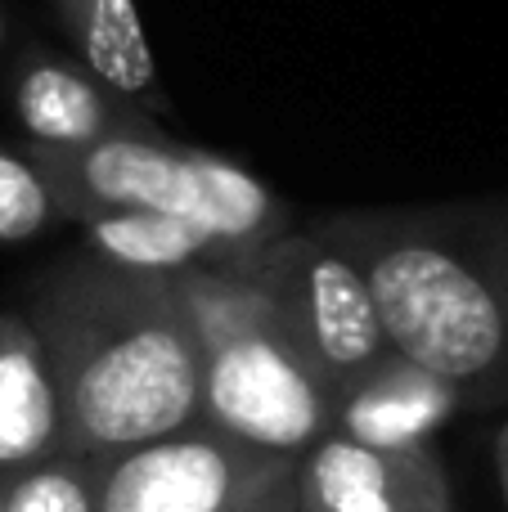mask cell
Segmentation results:
<instances>
[{"label": "cell", "instance_id": "6da1fadb", "mask_svg": "<svg viewBox=\"0 0 508 512\" xmlns=\"http://www.w3.org/2000/svg\"><path fill=\"white\" fill-rule=\"evenodd\" d=\"M27 319L54 364L68 454H117L198 423L203 346L171 279L95 256L41 279Z\"/></svg>", "mask_w": 508, "mask_h": 512}, {"label": "cell", "instance_id": "7a4b0ae2", "mask_svg": "<svg viewBox=\"0 0 508 512\" xmlns=\"http://www.w3.org/2000/svg\"><path fill=\"white\" fill-rule=\"evenodd\" d=\"M320 230L360 265L396 355L464 405H508V203L333 216Z\"/></svg>", "mask_w": 508, "mask_h": 512}, {"label": "cell", "instance_id": "3957f363", "mask_svg": "<svg viewBox=\"0 0 508 512\" xmlns=\"http://www.w3.org/2000/svg\"><path fill=\"white\" fill-rule=\"evenodd\" d=\"M171 292L203 346L198 423L275 459L311 454L333 432L338 391L284 337L243 261L171 274Z\"/></svg>", "mask_w": 508, "mask_h": 512}, {"label": "cell", "instance_id": "277c9868", "mask_svg": "<svg viewBox=\"0 0 508 512\" xmlns=\"http://www.w3.org/2000/svg\"><path fill=\"white\" fill-rule=\"evenodd\" d=\"M23 149L50 180L59 216L86 203L162 212L207 230L234 261L261 252L270 239L293 230V216L266 180H257L230 158L167 140L158 126L135 135H113V140L72 153L32 149V144H23Z\"/></svg>", "mask_w": 508, "mask_h": 512}, {"label": "cell", "instance_id": "5b68a950", "mask_svg": "<svg viewBox=\"0 0 508 512\" xmlns=\"http://www.w3.org/2000/svg\"><path fill=\"white\" fill-rule=\"evenodd\" d=\"M243 270L270 297L284 337L338 396L392 355L365 274L324 230L279 234L243 256Z\"/></svg>", "mask_w": 508, "mask_h": 512}, {"label": "cell", "instance_id": "8992f818", "mask_svg": "<svg viewBox=\"0 0 508 512\" xmlns=\"http://www.w3.org/2000/svg\"><path fill=\"white\" fill-rule=\"evenodd\" d=\"M293 481V459L248 450L207 423L95 459L99 512H261Z\"/></svg>", "mask_w": 508, "mask_h": 512}, {"label": "cell", "instance_id": "52a82bcc", "mask_svg": "<svg viewBox=\"0 0 508 512\" xmlns=\"http://www.w3.org/2000/svg\"><path fill=\"white\" fill-rule=\"evenodd\" d=\"M297 512H455L437 450H369L324 436L297 459Z\"/></svg>", "mask_w": 508, "mask_h": 512}, {"label": "cell", "instance_id": "ba28073f", "mask_svg": "<svg viewBox=\"0 0 508 512\" xmlns=\"http://www.w3.org/2000/svg\"><path fill=\"white\" fill-rule=\"evenodd\" d=\"M9 104L32 149H90L113 135L153 131L144 108L126 104L77 59L50 50H23L9 68Z\"/></svg>", "mask_w": 508, "mask_h": 512}, {"label": "cell", "instance_id": "9c48e42d", "mask_svg": "<svg viewBox=\"0 0 508 512\" xmlns=\"http://www.w3.org/2000/svg\"><path fill=\"white\" fill-rule=\"evenodd\" d=\"M464 409V396L432 369L387 355L378 369L351 382L333 405V432L369 450H419Z\"/></svg>", "mask_w": 508, "mask_h": 512}, {"label": "cell", "instance_id": "30bf717a", "mask_svg": "<svg viewBox=\"0 0 508 512\" xmlns=\"http://www.w3.org/2000/svg\"><path fill=\"white\" fill-rule=\"evenodd\" d=\"M68 454L54 364L27 310L0 315V477Z\"/></svg>", "mask_w": 508, "mask_h": 512}, {"label": "cell", "instance_id": "8fae6325", "mask_svg": "<svg viewBox=\"0 0 508 512\" xmlns=\"http://www.w3.org/2000/svg\"><path fill=\"white\" fill-rule=\"evenodd\" d=\"M63 36L77 50V63L90 68L126 104L158 113L167 104L153 59L149 32L135 0H50Z\"/></svg>", "mask_w": 508, "mask_h": 512}, {"label": "cell", "instance_id": "7c38bea8", "mask_svg": "<svg viewBox=\"0 0 508 512\" xmlns=\"http://www.w3.org/2000/svg\"><path fill=\"white\" fill-rule=\"evenodd\" d=\"M63 221L81 225L86 248L95 261L117 265L131 274H171L198 270V265H234V256L221 248L207 230L162 212H131V207H68Z\"/></svg>", "mask_w": 508, "mask_h": 512}, {"label": "cell", "instance_id": "4fadbf2b", "mask_svg": "<svg viewBox=\"0 0 508 512\" xmlns=\"http://www.w3.org/2000/svg\"><path fill=\"white\" fill-rule=\"evenodd\" d=\"M0 512H99L95 459L54 454L14 477H0Z\"/></svg>", "mask_w": 508, "mask_h": 512}, {"label": "cell", "instance_id": "5bb4252c", "mask_svg": "<svg viewBox=\"0 0 508 512\" xmlns=\"http://www.w3.org/2000/svg\"><path fill=\"white\" fill-rule=\"evenodd\" d=\"M59 221L50 180L41 176L32 153L0 144V243H32Z\"/></svg>", "mask_w": 508, "mask_h": 512}, {"label": "cell", "instance_id": "9a60e30c", "mask_svg": "<svg viewBox=\"0 0 508 512\" xmlns=\"http://www.w3.org/2000/svg\"><path fill=\"white\" fill-rule=\"evenodd\" d=\"M491 463H495V486H500V504L508 512V418L495 427V441H491Z\"/></svg>", "mask_w": 508, "mask_h": 512}, {"label": "cell", "instance_id": "2e32d148", "mask_svg": "<svg viewBox=\"0 0 508 512\" xmlns=\"http://www.w3.org/2000/svg\"><path fill=\"white\" fill-rule=\"evenodd\" d=\"M261 512H297V481H293L288 490H279V495L270 499V504L261 508Z\"/></svg>", "mask_w": 508, "mask_h": 512}, {"label": "cell", "instance_id": "e0dca14e", "mask_svg": "<svg viewBox=\"0 0 508 512\" xmlns=\"http://www.w3.org/2000/svg\"><path fill=\"white\" fill-rule=\"evenodd\" d=\"M5 41H9V18H5V5H0V54H5Z\"/></svg>", "mask_w": 508, "mask_h": 512}]
</instances>
